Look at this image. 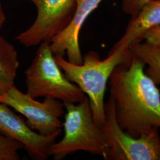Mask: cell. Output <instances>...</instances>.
<instances>
[{"label":"cell","mask_w":160,"mask_h":160,"mask_svg":"<svg viewBox=\"0 0 160 160\" xmlns=\"http://www.w3.org/2000/svg\"><path fill=\"white\" fill-rule=\"evenodd\" d=\"M142 60L129 52L109 80L115 116L120 128L133 137L160 129V92L145 72Z\"/></svg>","instance_id":"obj_1"},{"label":"cell","mask_w":160,"mask_h":160,"mask_svg":"<svg viewBox=\"0 0 160 160\" xmlns=\"http://www.w3.org/2000/svg\"><path fill=\"white\" fill-rule=\"evenodd\" d=\"M129 50L112 49L108 57L101 59L95 51L86 53L80 65L69 62L63 57H55L59 67L71 82L88 98L93 119L102 128L105 122L104 96L109 78L114 68L127 57Z\"/></svg>","instance_id":"obj_2"},{"label":"cell","mask_w":160,"mask_h":160,"mask_svg":"<svg viewBox=\"0 0 160 160\" xmlns=\"http://www.w3.org/2000/svg\"><path fill=\"white\" fill-rule=\"evenodd\" d=\"M66 113L63 137L51 148L53 160H61L78 151L104 157L109 145L103 129L93 119L87 96L79 103H63Z\"/></svg>","instance_id":"obj_3"},{"label":"cell","mask_w":160,"mask_h":160,"mask_svg":"<svg viewBox=\"0 0 160 160\" xmlns=\"http://www.w3.org/2000/svg\"><path fill=\"white\" fill-rule=\"evenodd\" d=\"M26 94L38 97L57 99L63 103L81 102L86 94L69 80L59 67L49 43L42 42L25 71Z\"/></svg>","instance_id":"obj_4"},{"label":"cell","mask_w":160,"mask_h":160,"mask_svg":"<svg viewBox=\"0 0 160 160\" xmlns=\"http://www.w3.org/2000/svg\"><path fill=\"white\" fill-rule=\"evenodd\" d=\"M114 98L105 103L102 129L109 145L106 160H160V133L155 129L148 134L133 137L119 125L115 116Z\"/></svg>","instance_id":"obj_5"},{"label":"cell","mask_w":160,"mask_h":160,"mask_svg":"<svg viewBox=\"0 0 160 160\" xmlns=\"http://www.w3.org/2000/svg\"><path fill=\"white\" fill-rule=\"evenodd\" d=\"M0 103L12 108L26 118L29 128L42 136H51L61 132V118L64 114L62 102L45 98L42 102L19 90L16 86L0 95Z\"/></svg>","instance_id":"obj_6"},{"label":"cell","mask_w":160,"mask_h":160,"mask_svg":"<svg viewBox=\"0 0 160 160\" xmlns=\"http://www.w3.org/2000/svg\"><path fill=\"white\" fill-rule=\"evenodd\" d=\"M36 8L37 16L29 28L16 40L26 48L49 43L68 24L78 0H29Z\"/></svg>","instance_id":"obj_7"},{"label":"cell","mask_w":160,"mask_h":160,"mask_svg":"<svg viewBox=\"0 0 160 160\" xmlns=\"http://www.w3.org/2000/svg\"><path fill=\"white\" fill-rule=\"evenodd\" d=\"M61 133L42 136L32 130L23 118L14 112L10 107L0 103V133L22 143L33 160H47L51 156L52 145Z\"/></svg>","instance_id":"obj_8"},{"label":"cell","mask_w":160,"mask_h":160,"mask_svg":"<svg viewBox=\"0 0 160 160\" xmlns=\"http://www.w3.org/2000/svg\"><path fill=\"white\" fill-rule=\"evenodd\" d=\"M103 0H78L74 14L68 24L50 42L55 57L67 55L71 63L80 65L83 57L80 50V30L87 18Z\"/></svg>","instance_id":"obj_9"},{"label":"cell","mask_w":160,"mask_h":160,"mask_svg":"<svg viewBox=\"0 0 160 160\" xmlns=\"http://www.w3.org/2000/svg\"><path fill=\"white\" fill-rule=\"evenodd\" d=\"M160 25V0H152L132 17L125 33L112 48L129 50L132 45L143 40L146 32Z\"/></svg>","instance_id":"obj_10"},{"label":"cell","mask_w":160,"mask_h":160,"mask_svg":"<svg viewBox=\"0 0 160 160\" xmlns=\"http://www.w3.org/2000/svg\"><path fill=\"white\" fill-rule=\"evenodd\" d=\"M19 65L18 55L15 47L0 35V95L15 86Z\"/></svg>","instance_id":"obj_11"},{"label":"cell","mask_w":160,"mask_h":160,"mask_svg":"<svg viewBox=\"0 0 160 160\" xmlns=\"http://www.w3.org/2000/svg\"><path fill=\"white\" fill-rule=\"evenodd\" d=\"M129 50L148 65L146 75L157 86L160 84V46L145 41L134 44Z\"/></svg>","instance_id":"obj_12"},{"label":"cell","mask_w":160,"mask_h":160,"mask_svg":"<svg viewBox=\"0 0 160 160\" xmlns=\"http://www.w3.org/2000/svg\"><path fill=\"white\" fill-rule=\"evenodd\" d=\"M23 145L16 140L0 133V160H19Z\"/></svg>","instance_id":"obj_13"},{"label":"cell","mask_w":160,"mask_h":160,"mask_svg":"<svg viewBox=\"0 0 160 160\" xmlns=\"http://www.w3.org/2000/svg\"><path fill=\"white\" fill-rule=\"evenodd\" d=\"M152 0H122V7L126 14L135 16L143 6Z\"/></svg>","instance_id":"obj_14"},{"label":"cell","mask_w":160,"mask_h":160,"mask_svg":"<svg viewBox=\"0 0 160 160\" xmlns=\"http://www.w3.org/2000/svg\"><path fill=\"white\" fill-rule=\"evenodd\" d=\"M143 40L151 44L160 46V25L146 32L143 36Z\"/></svg>","instance_id":"obj_15"},{"label":"cell","mask_w":160,"mask_h":160,"mask_svg":"<svg viewBox=\"0 0 160 160\" xmlns=\"http://www.w3.org/2000/svg\"><path fill=\"white\" fill-rule=\"evenodd\" d=\"M6 21V15L2 6L0 4V30L4 26Z\"/></svg>","instance_id":"obj_16"}]
</instances>
